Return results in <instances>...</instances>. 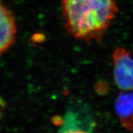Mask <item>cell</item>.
Here are the masks:
<instances>
[{"label":"cell","instance_id":"6da1fadb","mask_svg":"<svg viewBox=\"0 0 133 133\" xmlns=\"http://www.w3.org/2000/svg\"><path fill=\"white\" fill-rule=\"evenodd\" d=\"M65 31L87 43H99L117 14L115 0H61Z\"/></svg>","mask_w":133,"mask_h":133},{"label":"cell","instance_id":"7a4b0ae2","mask_svg":"<svg viewBox=\"0 0 133 133\" xmlns=\"http://www.w3.org/2000/svg\"><path fill=\"white\" fill-rule=\"evenodd\" d=\"M114 79L121 91H133V57L125 48L118 47L112 55Z\"/></svg>","mask_w":133,"mask_h":133},{"label":"cell","instance_id":"3957f363","mask_svg":"<svg viewBox=\"0 0 133 133\" xmlns=\"http://www.w3.org/2000/svg\"><path fill=\"white\" fill-rule=\"evenodd\" d=\"M17 27L12 12L0 2V56L13 45Z\"/></svg>","mask_w":133,"mask_h":133},{"label":"cell","instance_id":"277c9868","mask_svg":"<svg viewBox=\"0 0 133 133\" xmlns=\"http://www.w3.org/2000/svg\"><path fill=\"white\" fill-rule=\"evenodd\" d=\"M115 110L122 126L133 131V91H121L115 102Z\"/></svg>","mask_w":133,"mask_h":133}]
</instances>
